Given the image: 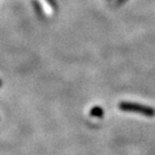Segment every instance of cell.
<instances>
[{
    "instance_id": "cell-1",
    "label": "cell",
    "mask_w": 155,
    "mask_h": 155,
    "mask_svg": "<svg viewBox=\"0 0 155 155\" xmlns=\"http://www.w3.org/2000/svg\"><path fill=\"white\" fill-rule=\"evenodd\" d=\"M119 108L123 111L126 112H133V113H139L144 116H155V110L151 107L143 106V104H138L135 102H120Z\"/></svg>"
},
{
    "instance_id": "cell-2",
    "label": "cell",
    "mask_w": 155,
    "mask_h": 155,
    "mask_svg": "<svg viewBox=\"0 0 155 155\" xmlns=\"http://www.w3.org/2000/svg\"><path fill=\"white\" fill-rule=\"evenodd\" d=\"M91 114L92 115H95V116H102L104 115V111H102L100 108H94V109H92V112H91Z\"/></svg>"
},
{
    "instance_id": "cell-3",
    "label": "cell",
    "mask_w": 155,
    "mask_h": 155,
    "mask_svg": "<svg viewBox=\"0 0 155 155\" xmlns=\"http://www.w3.org/2000/svg\"><path fill=\"white\" fill-rule=\"evenodd\" d=\"M0 86H1V81H0Z\"/></svg>"
}]
</instances>
